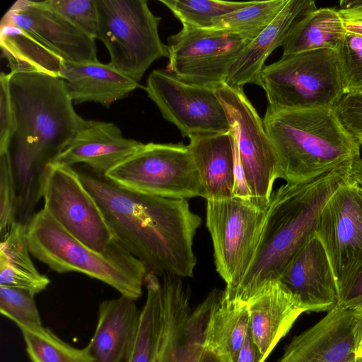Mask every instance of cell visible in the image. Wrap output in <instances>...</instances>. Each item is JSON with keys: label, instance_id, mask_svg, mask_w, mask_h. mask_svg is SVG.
Here are the masks:
<instances>
[{"label": "cell", "instance_id": "6da1fadb", "mask_svg": "<svg viewBox=\"0 0 362 362\" xmlns=\"http://www.w3.org/2000/svg\"><path fill=\"white\" fill-rule=\"evenodd\" d=\"M76 170L114 237L143 263L147 273L193 276V240L202 218L187 199L132 192L91 170Z\"/></svg>", "mask_w": 362, "mask_h": 362}, {"label": "cell", "instance_id": "7a4b0ae2", "mask_svg": "<svg viewBox=\"0 0 362 362\" xmlns=\"http://www.w3.org/2000/svg\"><path fill=\"white\" fill-rule=\"evenodd\" d=\"M350 161L308 181L282 185L272 192L255 257L228 300L246 302L263 282L278 279L315 231L329 198L349 177Z\"/></svg>", "mask_w": 362, "mask_h": 362}, {"label": "cell", "instance_id": "3957f363", "mask_svg": "<svg viewBox=\"0 0 362 362\" xmlns=\"http://www.w3.org/2000/svg\"><path fill=\"white\" fill-rule=\"evenodd\" d=\"M264 125L276 153L280 179L288 184L313 180L360 157V145L345 130L334 107L274 110Z\"/></svg>", "mask_w": 362, "mask_h": 362}, {"label": "cell", "instance_id": "277c9868", "mask_svg": "<svg viewBox=\"0 0 362 362\" xmlns=\"http://www.w3.org/2000/svg\"><path fill=\"white\" fill-rule=\"evenodd\" d=\"M26 236L32 256L52 271L82 273L134 300L141 296L146 269L115 237L105 251L97 252L66 232L43 208L28 221Z\"/></svg>", "mask_w": 362, "mask_h": 362}, {"label": "cell", "instance_id": "5b68a950", "mask_svg": "<svg viewBox=\"0 0 362 362\" xmlns=\"http://www.w3.org/2000/svg\"><path fill=\"white\" fill-rule=\"evenodd\" d=\"M8 74L16 124L12 140L28 145L49 163L86 119L75 110L63 78L39 72Z\"/></svg>", "mask_w": 362, "mask_h": 362}, {"label": "cell", "instance_id": "8992f818", "mask_svg": "<svg viewBox=\"0 0 362 362\" xmlns=\"http://www.w3.org/2000/svg\"><path fill=\"white\" fill-rule=\"evenodd\" d=\"M260 82L274 110L334 107L344 95L337 52L329 49L282 55L264 66Z\"/></svg>", "mask_w": 362, "mask_h": 362}, {"label": "cell", "instance_id": "52a82bcc", "mask_svg": "<svg viewBox=\"0 0 362 362\" xmlns=\"http://www.w3.org/2000/svg\"><path fill=\"white\" fill-rule=\"evenodd\" d=\"M96 39L110 54L114 69L139 83L157 59L168 57V47L160 38V17L146 0H96Z\"/></svg>", "mask_w": 362, "mask_h": 362}, {"label": "cell", "instance_id": "ba28073f", "mask_svg": "<svg viewBox=\"0 0 362 362\" xmlns=\"http://www.w3.org/2000/svg\"><path fill=\"white\" fill-rule=\"evenodd\" d=\"M104 176L128 190L160 197H204V188L187 146L150 142Z\"/></svg>", "mask_w": 362, "mask_h": 362}, {"label": "cell", "instance_id": "9c48e42d", "mask_svg": "<svg viewBox=\"0 0 362 362\" xmlns=\"http://www.w3.org/2000/svg\"><path fill=\"white\" fill-rule=\"evenodd\" d=\"M267 208L237 197L208 200L206 226L216 272L225 281V296L239 286L255 257Z\"/></svg>", "mask_w": 362, "mask_h": 362}, {"label": "cell", "instance_id": "30bf717a", "mask_svg": "<svg viewBox=\"0 0 362 362\" xmlns=\"http://www.w3.org/2000/svg\"><path fill=\"white\" fill-rule=\"evenodd\" d=\"M43 209L66 232L97 252L114 239L98 203L72 166L47 163L40 178Z\"/></svg>", "mask_w": 362, "mask_h": 362}, {"label": "cell", "instance_id": "8fae6325", "mask_svg": "<svg viewBox=\"0 0 362 362\" xmlns=\"http://www.w3.org/2000/svg\"><path fill=\"white\" fill-rule=\"evenodd\" d=\"M233 134L252 200L267 208L273 185L280 179L276 153L263 119L243 91L226 83L215 89Z\"/></svg>", "mask_w": 362, "mask_h": 362}, {"label": "cell", "instance_id": "7c38bea8", "mask_svg": "<svg viewBox=\"0 0 362 362\" xmlns=\"http://www.w3.org/2000/svg\"><path fill=\"white\" fill-rule=\"evenodd\" d=\"M241 35L182 25L168 38L167 70L182 81L216 89L252 41Z\"/></svg>", "mask_w": 362, "mask_h": 362}, {"label": "cell", "instance_id": "4fadbf2b", "mask_svg": "<svg viewBox=\"0 0 362 362\" xmlns=\"http://www.w3.org/2000/svg\"><path fill=\"white\" fill-rule=\"evenodd\" d=\"M162 117L183 137L229 133L231 127L215 89L192 84L167 69H155L145 87Z\"/></svg>", "mask_w": 362, "mask_h": 362}, {"label": "cell", "instance_id": "5bb4252c", "mask_svg": "<svg viewBox=\"0 0 362 362\" xmlns=\"http://www.w3.org/2000/svg\"><path fill=\"white\" fill-rule=\"evenodd\" d=\"M163 327L156 362H199L211 315L223 291L212 290L195 308L182 278L162 276Z\"/></svg>", "mask_w": 362, "mask_h": 362}, {"label": "cell", "instance_id": "9a60e30c", "mask_svg": "<svg viewBox=\"0 0 362 362\" xmlns=\"http://www.w3.org/2000/svg\"><path fill=\"white\" fill-rule=\"evenodd\" d=\"M338 291L362 267V189L350 177L325 205L315 228Z\"/></svg>", "mask_w": 362, "mask_h": 362}, {"label": "cell", "instance_id": "2e32d148", "mask_svg": "<svg viewBox=\"0 0 362 362\" xmlns=\"http://www.w3.org/2000/svg\"><path fill=\"white\" fill-rule=\"evenodd\" d=\"M362 310L337 305L313 327L295 336L278 362H347L361 342Z\"/></svg>", "mask_w": 362, "mask_h": 362}, {"label": "cell", "instance_id": "e0dca14e", "mask_svg": "<svg viewBox=\"0 0 362 362\" xmlns=\"http://www.w3.org/2000/svg\"><path fill=\"white\" fill-rule=\"evenodd\" d=\"M1 22L24 30L66 62L98 61L95 39L41 1H17L4 16Z\"/></svg>", "mask_w": 362, "mask_h": 362}, {"label": "cell", "instance_id": "ac0fdd59", "mask_svg": "<svg viewBox=\"0 0 362 362\" xmlns=\"http://www.w3.org/2000/svg\"><path fill=\"white\" fill-rule=\"evenodd\" d=\"M278 279L298 299L305 313L329 312L338 304L336 279L315 231L292 257Z\"/></svg>", "mask_w": 362, "mask_h": 362}, {"label": "cell", "instance_id": "d6986e66", "mask_svg": "<svg viewBox=\"0 0 362 362\" xmlns=\"http://www.w3.org/2000/svg\"><path fill=\"white\" fill-rule=\"evenodd\" d=\"M143 145L139 141L126 138L112 122L86 120L49 163L72 167L83 163L92 171L104 175Z\"/></svg>", "mask_w": 362, "mask_h": 362}, {"label": "cell", "instance_id": "ffe728a7", "mask_svg": "<svg viewBox=\"0 0 362 362\" xmlns=\"http://www.w3.org/2000/svg\"><path fill=\"white\" fill-rule=\"evenodd\" d=\"M246 303L253 341L265 358L305 313L298 299L279 279L263 282Z\"/></svg>", "mask_w": 362, "mask_h": 362}, {"label": "cell", "instance_id": "44dd1931", "mask_svg": "<svg viewBox=\"0 0 362 362\" xmlns=\"http://www.w3.org/2000/svg\"><path fill=\"white\" fill-rule=\"evenodd\" d=\"M140 315L136 300L125 296L100 303L95 332L86 346L95 362H126Z\"/></svg>", "mask_w": 362, "mask_h": 362}, {"label": "cell", "instance_id": "7402d4cb", "mask_svg": "<svg viewBox=\"0 0 362 362\" xmlns=\"http://www.w3.org/2000/svg\"><path fill=\"white\" fill-rule=\"evenodd\" d=\"M314 8V1L288 0L274 20L248 44L233 63L225 83L239 88L249 83L261 86L260 74L266 59L275 49L282 46L296 19L305 11Z\"/></svg>", "mask_w": 362, "mask_h": 362}, {"label": "cell", "instance_id": "603a6c76", "mask_svg": "<svg viewBox=\"0 0 362 362\" xmlns=\"http://www.w3.org/2000/svg\"><path fill=\"white\" fill-rule=\"evenodd\" d=\"M61 78L75 104L92 102L109 107L139 87L138 82L99 61L64 62Z\"/></svg>", "mask_w": 362, "mask_h": 362}, {"label": "cell", "instance_id": "cb8c5ba5", "mask_svg": "<svg viewBox=\"0 0 362 362\" xmlns=\"http://www.w3.org/2000/svg\"><path fill=\"white\" fill-rule=\"evenodd\" d=\"M187 145L200 177L206 201L233 197L234 153L231 131L192 136Z\"/></svg>", "mask_w": 362, "mask_h": 362}, {"label": "cell", "instance_id": "d4e9b609", "mask_svg": "<svg viewBox=\"0 0 362 362\" xmlns=\"http://www.w3.org/2000/svg\"><path fill=\"white\" fill-rule=\"evenodd\" d=\"M345 33L339 9H308L290 28L282 44V55L320 49L336 51Z\"/></svg>", "mask_w": 362, "mask_h": 362}, {"label": "cell", "instance_id": "484cf974", "mask_svg": "<svg viewBox=\"0 0 362 362\" xmlns=\"http://www.w3.org/2000/svg\"><path fill=\"white\" fill-rule=\"evenodd\" d=\"M0 46L11 72H39L61 78L64 61L21 28L1 21Z\"/></svg>", "mask_w": 362, "mask_h": 362}, {"label": "cell", "instance_id": "4316f807", "mask_svg": "<svg viewBox=\"0 0 362 362\" xmlns=\"http://www.w3.org/2000/svg\"><path fill=\"white\" fill-rule=\"evenodd\" d=\"M249 327L246 302L228 300L223 294L209 322L206 347L223 362H236Z\"/></svg>", "mask_w": 362, "mask_h": 362}, {"label": "cell", "instance_id": "83f0119b", "mask_svg": "<svg viewBox=\"0 0 362 362\" xmlns=\"http://www.w3.org/2000/svg\"><path fill=\"white\" fill-rule=\"evenodd\" d=\"M159 276L147 273L146 302L137 334L126 362H156L163 327L162 286Z\"/></svg>", "mask_w": 362, "mask_h": 362}, {"label": "cell", "instance_id": "f1b7e54d", "mask_svg": "<svg viewBox=\"0 0 362 362\" xmlns=\"http://www.w3.org/2000/svg\"><path fill=\"white\" fill-rule=\"evenodd\" d=\"M287 1H252L247 6L215 19L207 30L231 33L253 40L274 20Z\"/></svg>", "mask_w": 362, "mask_h": 362}, {"label": "cell", "instance_id": "f546056e", "mask_svg": "<svg viewBox=\"0 0 362 362\" xmlns=\"http://www.w3.org/2000/svg\"><path fill=\"white\" fill-rule=\"evenodd\" d=\"M18 328L32 362H95L87 346L74 347L42 325Z\"/></svg>", "mask_w": 362, "mask_h": 362}, {"label": "cell", "instance_id": "4dcf8cb0", "mask_svg": "<svg viewBox=\"0 0 362 362\" xmlns=\"http://www.w3.org/2000/svg\"><path fill=\"white\" fill-rule=\"evenodd\" d=\"M182 25L198 29L209 28L213 21L247 6L250 1L220 0H159Z\"/></svg>", "mask_w": 362, "mask_h": 362}, {"label": "cell", "instance_id": "1f68e13d", "mask_svg": "<svg viewBox=\"0 0 362 362\" xmlns=\"http://www.w3.org/2000/svg\"><path fill=\"white\" fill-rule=\"evenodd\" d=\"M336 52L344 95L362 92V36L346 33Z\"/></svg>", "mask_w": 362, "mask_h": 362}, {"label": "cell", "instance_id": "d6a6232c", "mask_svg": "<svg viewBox=\"0 0 362 362\" xmlns=\"http://www.w3.org/2000/svg\"><path fill=\"white\" fill-rule=\"evenodd\" d=\"M35 295L14 288L0 286L1 314L12 320L18 327L42 326Z\"/></svg>", "mask_w": 362, "mask_h": 362}, {"label": "cell", "instance_id": "836d02e7", "mask_svg": "<svg viewBox=\"0 0 362 362\" xmlns=\"http://www.w3.org/2000/svg\"><path fill=\"white\" fill-rule=\"evenodd\" d=\"M19 198L10 150L0 153V234L18 221Z\"/></svg>", "mask_w": 362, "mask_h": 362}, {"label": "cell", "instance_id": "e575fe53", "mask_svg": "<svg viewBox=\"0 0 362 362\" xmlns=\"http://www.w3.org/2000/svg\"><path fill=\"white\" fill-rule=\"evenodd\" d=\"M41 2L79 30L96 40L98 28L96 0H46Z\"/></svg>", "mask_w": 362, "mask_h": 362}, {"label": "cell", "instance_id": "d590c367", "mask_svg": "<svg viewBox=\"0 0 362 362\" xmlns=\"http://www.w3.org/2000/svg\"><path fill=\"white\" fill-rule=\"evenodd\" d=\"M26 234L27 224L18 221L1 235L0 258L13 268L37 274L40 273L30 257Z\"/></svg>", "mask_w": 362, "mask_h": 362}, {"label": "cell", "instance_id": "8d00e7d4", "mask_svg": "<svg viewBox=\"0 0 362 362\" xmlns=\"http://www.w3.org/2000/svg\"><path fill=\"white\" fill-rule=\"evenodd\" d=\"M345 130L362 145V92L345 94L334 107Z\"/></svg>", "mask_w": 362, "mask_h": 362}, {"label": "cell", "instance_id": "74e56055", "mask_svg": "<svg viewBox=\"0 0 362 362\" xmlns=\"http://www.w3.org/2000/svg\"><path fill=\"white\" fill-rule=\"evenodd\" d=\"M49 283L47 276L13 268L0 258V286L24 290L36 295L46 289Z\"/></svg>", "mask_w": 362, "mask_h": 362}, {"label": "cell", "instance_id": "f35d334b", "mask_svg": "<svg viewBox=\"0 0 362 362\" xmlns=\"http://www.w3.org/2000/svg\"><path fill=\"white\" fill-rule=\"evenodd\" d=\"M16 124L10 89L9 74L0 75V153L10 150Z\"/></svg>", "mask_w": 362, "mask_h": 362}, {"label": "cell", "instance_id": "ab89813d", "mask_svg": "<svg viewBox=\"0 0 362 362\" xmlns=\"http://www.w3.org/2000/svg\"><path fill=\"white\" fill-rule=\"evenodd\" d=\"M337 305L348 310H362V267L339 290Z\"/></svg>", "mask_w": 362, "mask_h": 362}, {"label": "cell", "instance_id": "60d3db41", "mask_svg": "<svg viewBox=\"0 0 362 362\" xmlns=\"http://www.w3.org/2000/svg\"><path fill=\"white\" fill-rule=\"evenodd\" d=\"M339 12L346 33L362 36V1H341Z\"/></svg>", "mask_w": 362, "mask_h": 362}, {"label": "cell", "instance_id": "b9f144b4", "mask_svg": "<svg viewBox=\"0 0 362 362\" xmlns=\"http://www.w3.org/2000/svg\"><path fill=\"white\" fill-rule=\"evenodd\" d=\"M231 139L234 153V189L233 196L247 200H252V194L248 187L243 165L240 161L237 144L231 132Z\"/></svg>", "mask_w": 362, "mask_h": 362}, {"label": "cell", "instance_id": "7bdbcfd3", "mask_svg": "<svg viewBox=\"0 0 362 362\" xmlns=\"http://www.w3.org/2000/svg\"><path fill=\"white\" fill-rule=\"evenodd\" d=\"M265 358L253 341L250 329L238 352L236 362H264Z\"/></svg>", "mask_w": 362, "mask_h": 362}, {"label": "cell", "instance_id": "ee69618b", "mask_svg": "<svg viewBox=\"0 0 362 362\" xmlns=\"http://www.w3.org/2000/svg\"><path fill=\"white\" fill-rule=\"evenodd\" d=\"M349 177L358 185L362 186V158L361 156L350 161Z\"/></svg>", "mask_w": 362, "mask_h": 362}, {"label": "cell", "instance_id": "f6af8a7d", "mask_svg": "<svg viewBox=\"0 0 362 362\" xmlns=\"http://www.w3.org/2000/svg\"><path fill=\"white\" fill-rule=\"evenodd\" d=\"M199 362H223L214 351L205 346Z\"/></svg>", "mask_w": 362, "mask_h": 362}, {"label": "cell", "instance_id": "bcb514c9", "mask_svg": "<svg viewBox=\"0 0 362 362\" xmlns=\"http://www.w3.org/2000/svg\"><path fill=\"white\" fill-rule=\"evenodd\" d=\"M347 362H362V357H358L355 354Z\"/></svg>", "mask_w": 362, "mask_h": 362}, {"label": "cell", "instance_id": "7dc6e473", "mask_svg": "<svg viewBox=\"0 0 362 362\" xmlns=\"http://www.w3.org/2000/svg\"><path fill=\"white\" fill-rule=\"evenodd\" d=\"M356 356L358 357H362V340L361 341L358 349L356 351Z\"/></svg>", "mask_w": 362, "mask_h": 362}, {"label": "cell", "instance_id": "c3c4849f", "mask_svg": "<svg viewBox=\"0 0 362 362\" xmlns=\"http://www.w3.org/2000/svg\"><path fill=\"white\" fill-rule=\"evenodd\" d=\"M361 339H362V316H361Z\"/></svg>", "mask_w": 362, "mask_h": 362}, {"label": "cell", "instance_id": "681fc988", "mask_svg": "<svg viewBox=\"0 0 362 362\" xmlns=\"http://www.w3.org/2000/svg\"><path fill=\"white\" fill-rule=\"evenodd\" d=\"M359 186H360V185H359ZM360 187H361V189H362V186H360Z\"/></svg>", "mask_w": 362, "mask_h": 362}]
</instances>
